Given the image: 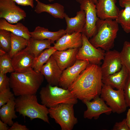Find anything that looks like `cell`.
Segmentation results:
<instances>
[{"label": "cell", "instance_id": "9", "mask_svg": "<svg viewBox=\"0 0 130 130\" xmlns=\"http://www.w3.org/2000/svg\"><path fill=\"white\" fill-rule=\"evenodd\" d=\"M80 10L84 11L85 15V23L82 33L89 39L94 35L98 17L96 5L93 0H82L79 3Z\"/></svg>", "mask_w": 130, "mask_h": 130}, {"label": "cell", "instance_id": "7", "mask_svg": "<svg viewBox=\"0 0 130 130\" xmlns=\"http://www.w3.org/2000/svg\"><path fill=\"white\" fill-rule=\"evenodd\" d=\"M100 95L113 112L120 114L126 110L128 106L123 90H115L110 86L103 84Z\"/></svg>", "mask_w": 130, "mask_h": 130}, {"label": "cell", "instance_id": "10", "mask_svg": "<svg viewBox=\"0 0 130 130\" xmlns=\"http://www.w3.org/2000/svg\"><path fill=\"white\" fill-rule=\"evenodd\" d=\"M16 4L13 0H0V18L12 24L24 19L26 12Z\"/></svg>", "mask_w": 130, "mask_h": 130}, {"label": "cell", "instance_id": "11", "mask_svg": "<svg viewBox=\"0 0 130 130\" xmlns=\"http://www.w3.org/2000/svg\"><path fill=\"white\" fill-rule=\"evenodd\" d=\"M90 64L88 61L77 59L73 65L63 71L58 85L64 89H68Z\"/></svg>", "mask_w": 130, "mask_h": 130}, {"label": "cell", "instance_id": "4", "mask_svg": "<svg viewBox=\"0 0 130 130\" xmlns=\"http://www.w3.org/2000/svg\"><path fill=\"white\" fill-rule=\"evenodd\" d=\"M16 111L24 117H27L31 120L38 118L50 123L48 115V109L38 102L36 94L20 96L15 99Z\"/></svg>", "mask_w": 130, "mask_h": 130}, {"label": "cell", "instance_id": "3", "mask_svg": "<svg viewBox=\"0 0 130 130\" xmlns=\"http://www.w3.org/2000/svg\"><path fill=\"white\" fill-rule=\"evenodd\" d=\"M118 24L115 20L99 19L94 34L89 41L96 48H100L105 51L110 50L114 46L119 30Z\"/></svg>", "mask_w": 130, "mask_h": 130}, {"label": "cell", "instance_id": "16", "mask_svg": "<svg viewBox=\"0 0 130 130\" xmlns=\"http://www.w3.org/2000/svg\"><path fill=\"white\" fill-rule=\"evenodd\" d=\"M35 58L34 55L26 47L12 58L14 71H21L32 68Z\"/></svg>", "mask_w": 130, "mask_h": 130}, {"label": "cell", "instance_id": "34", "mask_svg": "<svg viewBox=\"0 0 130 130\" xmlns=\"http://www.w3.org/2000/svg\"><path fill=\"white\" fill-rule=\"evenodd\" d=\"M10 87L9 77L6 74L0 73V91Z\"/></svg>", "mask_w": 130, "mask_h": 130}, {"label": "cell", "instance_id": "28", "mask_svg": "<svg viewBox=\"0 0 130 130\" xmlns=\"http://www.w3.org/2000/svg\"><path fill=\"white\" fill-rule=\"evenodd\" d=\"M11 48L8 53L12 58L15 54L27 46L28 43V40L11 33Z\"/></svg>", "mask_w": 130, "mask_h": 130}, {"label": "cell", "instance_id": "39", "mask_svg": "<svg viewBox=\"0 0 130 130\" xmlns=\"http://www.w3.org/2000/svg\"><path fill=\"white\" fill-rule=\"evenodd\" d=\"M126 119L127 124L130 129V108L128 110Z\"/></svg>", "mask_w": 130, "mask_h": 130}, {"label": "cell", "instance_id": "21", "mask_svg": "<svg viewBox=\"0 0 130 130\" xmlns=\"http://www.w3.org/2000/svg\"><path fill=\"white\" fill-rule=\"evenodd\" d=\"M37 2L34 10L38 14L46 12L48 13L54 18L61 19L64 18L65 8L62 5L58 3L46 4L39 0H35Z\"/></svg>", "mask_w": 130, "mask_h": 130}, {"label": "cell", "instance_id": "37", "mask_svg": "<svg viewBox=\"0 0 130 130\" xmlns=\"http://www.w3.org/2000/svg\"><path fill=\"white\" fill-rule=\"evenodd\" d=\"M28 129L25 125L19 124L17 122L13 123L8 130H28Z\"/></svg>", "mask_w": 130, "mask_h": 130}, {"label": "cell", "instance_id": "19", "mask_svg": "<svg viewBox=\"0 0 130 130\" xmlns=\"http://www.w3.org/2000/svg\"><path fill=\"white\" fill-rule=\"evenodd\" d=\"M64 18L67 25L65 30L66 33H82L85 23V15L84 11L80 10L77 13L76 15L72 18L69 17L65 13Z\"/></svg>", "mask_w": 130, "mask_h": 130}, {"label": "cell", "instance_id": "30", "mask_svg": "<svg viewBox=\"0 0 130 130\" xmlns=\"http://www.w3.org/2000/svg\"><path fill=\"white\" fill-rule=\"evenodd\" d=\"M120 53L123 65L130 73V42L127 41L124 42Z\"/></svg>", "mask_w": 130, "mask_h": 130}, {"label": "cell", "instance_id": "6", "mask_svg": "<svg viewBox=\"0 0 130 130\" xmlns=\"http://www.w3.org/2000/svg\"><path fill=\"white\" fill-rule=\"evenodd\" d=\"M74 105L61 104L48 109L50 116L59 125L61 130H72L78 123L74 115Z\"/></svg>", "mask_w": 130, "mask_h": 130}, {"label": "cell", "instance_id": "8", "mask_svg": "<svg viewBox=\"0 0 130 130\" xmlns=\"http://www.w3.org/2000/svg\"><path fill=\"white\" fill-rule=\"evenodd\" d=\"M82 45L79 48L77 59L87 60L90 64L99 65L104 58L105 51L100 48L95 47L84 34L82 33Z\"/></svg>", "mask_w": 130, "mask_h": 130}, {"label": "cell", "instance_id": "32", "mask_svg": "<svg viewBox=\"0 0 130 130\" xmlns=\"http://www.w3.org/2000/svg\"><path fill=\"white\" fill-rule=\"evenodd\" d=\"M9 88L0 91V108L14 97V94Z\"/></svg>", "mask_w": 130, "mask_h": 130}, {"label": "cell", "instance_id": "25", "mask_svg": "<svg viewBox=\"0 0 130 130\" xmlns=\"http://www.w3.org/2000/svg\"><path fill=\"white\" fill-rule=\"evenodd\" d=\"M15 99L13 97L0 109V120L10 126L14 123L13 119L17 117L15 113Z\"/></svg>", "mask_w": 130, "mask_h": 130}, {"label": "cell", "instance_id": "12", "mask_svg": "<svg viewBox=\"0 0 130 130\" xmlns=\"http://www.w3.org/2000/svg\"><path fill=\"white\" fill-rule=\"evenodd\" d=\"M103 60L101 67L102 77L119 71L123 66L120 53L115 50L106 51Z\"/></svg>", "mask_w": 130, "mask_h": 130}, {"label": "cell", "instance_id": "13", "mask_svg": "<svg viewBox=\"0 0 130 130\" xmlns=\"http://www.w3.org/2000/svg\"><path fill=\"white\" fill-rule=\"evenodd\" d=\"M92 101L84 100L82 101L87 107V110L84 113V118L90 119L94 118L97 119L101 114L105 113L109 114L112 112L110 108L99 96L96 97Z\"/></svg>", "mask_w": 130, "mask_h": 130}, {"label": "cell", "instance_id": "20", "mask_svg": "<svg viewBox=\"0 0 130 130\" xmlns=\"http://www.w3.org/2000/svg\"><path fill=\"white\" fill-rule=\"evenodd\" d=\"M129 75L126 68L123 65L119 71L102 77V82L104 84L117 90H123Z\"/></svg>", "mask_w": 130, "mask_h": 130}, {"label": "cell", "instance_id": "31", "mask_svg": "<svg viewBox=\"0 0 130 130\" xmlns=\"http://www.w3.org/2000/svg\"><path fill=\"white\" fill-rule=\"evenodd\" d=\"M11 33L4 29H0V47L8 53L11 48Z\"/></svg>", "mask_w": 130, "mask_h": 130}, {"label": "cell", "instance_id": "17", "mask_svg": "<svg viewBox=\"0 0 130 130\" xmlns=\"http://www.w3.org/2000/svg\"><path fill=\"white\" fill-rule=\"evenodd\" d=\"M82 43V35L81 33H66L53 43L54 46L57 50L79 48Z\"/></svg>", "mask_w": 130, "mask_h": 130}, {"label": "cell", "instance_id": "18", "mask_svg": "<svg viewBox=\"0 0 130 130\" xmlns=\"http://www.w3.org/2000/svg\"><path fill=\"white\" fill-rule=\"evenodd\" d=\"M79 48L57 50L52 56L59 67L63 71L75 63L77 59L76 56Z\"/></svg>", "mask_w": 130, "mask_h": 130}, {"label": "cell", "instance_id": "15", "mask_svg": "<svg viewBox=\"0 0 130 130\" xmlns=\"http://www.w3.org/2000/svg\"><path fill=\"white\" fill-rule=\"evenodd\" d=\"M117 0H97L95 4L97 15L101 19L116 20L120 10L116 5Z\"/></svg>", "mask_w": 130, "mask_h": 130}, {"label": "cell", "instance_id": "29", "mask_svg": "<svg viewBox=\"0 0 130 130\" xmlns=\"http://www.w3.org/2000/svg\"><path fill=\"white\" fill-rule=\"evenodd\" d=\"M14 71L12 59L8 53L0 56V73L5 74Z\"/></svg>", "mask_w": 130, "mask_h": 130}, {"label": "cell", "instance_id": "23", "mask_svg": "<svg viewBox=\"0 0 130 130\" xmlns=\"http://www.w3.org/2000/svg\"><path fill=\"white\" fill-rule=\"evenodd\" d=\"M0 29H4L15 35L23 37L29 40L31 37L28 28L20 22L13 24L5 19L0 18Z\"/></svg>", "mask_w": 130, "mask_h": 130}, {"label": "cell", "instance_id": "26", "mask_svg": "<svg viewBox=\"0 0 130 130\" xmlns=\"http://www.w3.org/2000/svg\"><path fill=\"white\" fill-rule=\"evenodd\" d=\"M51 44V41L50 39H39L31 37L28 40V43L26 47L35 58L44 50L50 48Z\"/></svg>", "mask_w": 130, "mask_h": 130}, {"label": "cell", "instance_id": "5", "mask_svg": "<svg viewBox=\"0 0 130 130\" xmlns=\"http://www.w3.org/2000/svg\"><path fill=\"white\" fill-rule=\"evenodd\" d=\"M52 86L48 84L42 87L39 93L42 104L49 108L61 104L73 105L78 102V99L68 89Z\"/></svg>", "mask_w": 130, "mask_h": 130}, {"label": "cell", "instance_id": "2", "mask_svg": "<svg viewBox=\"0 0 130 130\" xmlns=\"http://www.w3.org/2000/svg\"><path fill=\"white\" fill-rule=\"evenodd\" d=\"M40 72L32 68L11 73L10 87L16 96L36 94L44 80Z\"/></svg>", "mask_w": 130, "mask_h": 130}, {"label": "cell", "instance_id": "14", "mask_svg": "<svg viewBox=\"0 0 130 130\" xmlns=\"http://www.w3.org/2000/svg\"><path fill=\"white\" fill-rule=\"evenodd\" d=\"M62 72L52 55L42 67L40 72L48 84L54 86L58 85Z\"/></svg>", "mask_w": 130, "mask_h": 130}, {"label": "cell", "instance_id": "41", "mask_svg": "<svg viewBox=\"0 0 130 130\" xmlns=\"http://www.w3.org/2000/svg\"><path fill=\"white\" fill-rule=\"evenodd\" d=\"M76 1L78 3H79L82 0H76ZM95 4L97 2V0H93Z\"/></svg>", "mask_w": 130, "mask_h": 130}, {"label": "cell", "instance_id": "38", "mask_svg": "<svg viewBox=\"0 0 130 130\" xmlns=\"http://www.w3.org/2000/svg\"><path fill=\"white\" fill-rule=\"evenodd\" d=\"M8 124L0 120V130H8Z\"/></svg>", "mask_w": 130, "mask_h": 130}, {"label": "cell", "instance_id": "36", "mask_svg": "<svg viewBox=\"0 0 130 130\" xmlns=\"http://www.w3.org/2000/svg\"><path fill=\"white\" fill-rule=\"evenodd\" d=\"M17 4L22 6H30L32 8L34 7L33 0H13Z\"/></svg>", "mask_w": 130, "mask_h": 130}, {"label": "cell", "instance_id": "24", "mask_svg": "<svg viewBox=\"0 0 130 130\" xmlns=\"http://www.w3.org/2000/svg\"><path fill=\"white\" fill-rule=\"evenodd\" d=\"M119 5L124 9L120 10L115 20L127 33H130V0H119Z\"/></svg>", "mask_w": 130, "mask_h": 130}, {"label": "cell", "instance_id": "22", "mask_svg": "<svg viewBox=\"0 0 130 130\" xmlns=\"http://www.w3.org/2000/svg\"><path fill=\"white\" fill-rule=\"evenodd\" d=\"M65 30L60 29L56 32L49 31L47 28L40 26L36 27L33 31L30 32L31 37L36 39L51 40L52 44L66 34Z\"/></svg>", "mask_w": 130, "mask_h": 130}, {"label": "cell", "instance_id": "27", "mask_svg": "<svg viewBox=\"0 0 130 130\" xmlns=\"http://www.w3.org/2000/svg\"><path fill=\"white\" fill-rule=\"evenodd\" d=\"M57 50L53 46L44 50L38 56L35 58L32 68L36 72H40L45 63L48 60L53 53Z\"/></svg>", "mask_w": 130, "mask_h": 130}, {"label": "cell", "instance_id": "35", "mask_svg": "<svg viewBox=\"0 0 130 130\" xmlns=\"http://www.w3.org/2000/svg\"><path fill=\"white\" fill-rule=\"evenodd\" d=\"M113 130H130L127 123L126 118L119 122H116L114 124Z\"/></svg>", "mask_w": 130, "mask_h": 130}, {"label": "cell", "instance_id": "33", "mask_svg": "<svg viewBox=\"0 0 130 130\" xmlns=\"http://www.w3.org/2000/svg\"><path fill=\"white\" fill-rule=\"evenodd\" d=\"M123 90L127 106L130 107V73H129L128 76Z\"/></svg>", "mask_w": 130, "mask_h": 130}, {"label": "cell", "instance_id": "40", "mask_svg": "<svg viewBox=\"0 0 130 130\" xmlns=\"http://www.w3.org/2000/svg\"><path fill=\"white\" fill-rule=\"evenodd\" d=\"M5 51L0 48V56L6 53Z\"/></svg>", "mask_w": 130, "mask_h": 130}, {"label": "cell", "instance_id": "1", "mask_svg": "<svg viewBox=\"0 0 130 130\" xmlns=\"http://www.w3.org/2000/svg\"><path fill=\"white\" fill-rule=\"evenodd\" d=\"M101 67L90 63L68 89L83 101L100 95L103 84Z\"/></svg>", "mask_w": 130, "mask_h": 130}, {"label": "cell", "instance_id": "42", "mask_svg": "<svg viewBox=\"0 0 130 130\" xmlns=\"http://www.w3.org/2000/svg\"><path fill=\"white\" fill-rule=\"evenodd\" d=\"M55 0H48V1L50 2H51L54 1Z\"/></svg>", "mask_w": 130, "mask_h": 130}]
</instances>
